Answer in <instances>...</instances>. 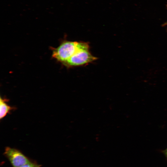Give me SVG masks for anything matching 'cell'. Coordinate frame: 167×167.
Returning <instances> with one entry per match:
<instances>
[{"label": "cell", "instance_id": "cell-1", "mask_svg": "<svg viewBox=\"0 0 167 167\" xmlns=\"http://www.w3.org/2000/svg\"><path fill=\"white\" fill-rule=\"evenodd\" d=\"M89 48L88 42H78L76 52L64 65L68 67H76L86 65L95 61L97 58L91 54Z\"/></svg>", "mask_w": 167, "mask_h": 167}, {"label": "cell", "instance_id": "cell-2", "mask_svg": "<svg viewBox=\"0 0 167 167\" xmlns=\"http://www.w3.org/2000/svg\"><path fill=\"white\" fill-rule=\"evenodd\" d=\"M78 42L64 41L58 47L54 49L52 56L64 64L77 50Z\"/></svg>", "mask_w": 167, "mask_h": 167}, {"label": "cell", "instance_id": "cell-3", "mask_svg": "<svg viewBox=\"0 0 167 167\" xmlns=\"http://www.w3.org/2000/svg\"><path fill=\"white\" fill-rule=\"evenodd\" d=\"M4 154L13 167H19L30 162L20 151L15 148L6 147Z\"/></svg>", "mask_w": 167, "mask_h": 167}, {"label": "cell", "instance_id": "cell-4", "mask_svg": "<svg viewBox=\"0 0 167 167\" xmlns=\"http://www.w3.org/2000/svg\"><path fill=\"white\" fill-rule=\"evenodd\" d=\"M8 100L5 98H2L1 96L0 98V119L1 120L4 118L8 114L15 109L14 107L9 105L7 102Z\"/></svg>", "mask_w": 167, "mask_h": 167}, {"label": "cell", "instance_id": "cell-5", "mask_svg": "<svg viewBox=\"0 0 167 167\" xmlns=\"http://www.w3.org/2000/svg\"><path fill=\"white\" fill-rule=\"evenodd\" d=\"M40 165L32 163L31 162L24 164L19 167H40Z\"/></svg>", "mask_w": 167, "mask_h": 167}, {"label": "cell", "instance_id": "cell-6", "mask_svg": "<svg viewBox=\"0 0 167 167\" xmlns=\"http://www.w3.org/2000/svg\"><path fill=\"white\" fill-rule=\"evenodd\" d=\"M163 153L165 156L167 160V148L163 151Z\"/></svg>", "mask_w": 167, "mask_h": 167}]
</instances>
